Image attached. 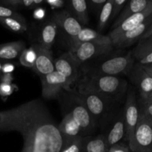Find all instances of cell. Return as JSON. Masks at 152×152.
Wrapping results in <instances>:
<instances>
[{
  "instance_id": "1",
  "label": "cell",
  "mask_w": 152,
  "mask_h": 152,
  "mask_svg": "<svg viewBox=\"0 0 152 152\" xmlns=\"http://www.w3.org/2000/svg\"><path fill=\"white\" fill-rule=\"evenodd\" d=\"M0 132H19L22 152H61L64 145L58 125L39 99L0 111Z\"/></svg>"
},
{
  "instance_id": "2",
  "label": "cell",
  "mask_w": 152,
  "mask_h": 152,
  "mask_svg": "<svg viewBox=\"0 0 152 152\" xmlns=\"http://www.w3.org/2000/svg\"><path fill=\"white\" fill-rule=\"evenodd\" d=\"M128 89L129 83L122 77L81 74L76 90L80 94H94L122 102L126 97Z\"/></svg>"
},
{
  "instance_id": "3",
  "label": "cell",
  "mask_w": 152,
  "mask_h": 152,
  "mask_svg": "<svg viewBox=\"0 0 152 152\" xmlns=\"http://www.w3.org/2000/svg\"><path fill=\"white\" fill-rule=\"evenodd\" d=\"M132 50H113L108 54L96 57L85 62L81 66V74L102 75L129 76L135 65Z\"/></svg>"
},
{
  "instance_id": "4",
  "label": "cell",
  "mask_w": 152,
  "mask_h": 152,
  "mask_svg": "<svg viewBox=\"0 0 152 152\" xmlns=\"http://www.w3.org/2000/svg\"><path fill=\"white\" fill-rule=\"evenodd\" d=\"M61 106L64 113L71 114L80 126L83 137L92 136L95 132L96 126L76 89L71 88L70 91H62L59 96Z\"/></svg>"
},
{
  "instance_id": "5",
  "label": "cell",
  "mask_w": 152,
  "mask_h": 152,
  "mask_svg": "<svg viewBox=\"0 0 152 152\" xmlns=\"http://www.w3.org/2000/svg\"><path fill=\"white\" fill-rule=\"evenodd\" d=\"M79 96L88 110L96 127L109 122L118 111L119 109L116 111V108L121 103L109 97L94 94H79Z\"/></svg>"
},
{
  "instance_id": "6",
  "label": "cell",
  "mask_w": 152,
  "mask_h": 152,
  "mask_svg": "<svg viewBox=\"0 0 152 152\" xmlns=\"http://www.w3.org/2000/svg\"><path fill=\"white\" fill-rule=\"evenodd\" d=\"M129 147L132 152H152V120L140 112L133 141Z\"/></svg>"
},
{
  "instance_id": "7",
  "label": "cell",
  "mask_w": 152,
  "mask_h": 152,
  "mask_svg": "<svg viewBox=\"0 0 152 152\" xmlns=\"http://www.w3.org/2000/svg\"><path fill=\"white\" fill-rule=\"evenodd\" d=\"M114 50L113 45L99 42H84L74 47L70 50L74 59L82 66L83 64L102 55L108 54Z\"/></svg>"
},
{
  "instance_id": "8",
  "label": "cell",
  "mask_w": 152,
  "mask_h": 152,
  "mask_svg": "<svg viewBox=\"0 0 152 152\" xmlns=\"http://www.w3.org/2000/svg\"><path fill=\"white\" fill-rule=\"evenodd\" d=\"M125 123H126V140L129 145L133 141L134 134L139 120L140 111L137 99L134 89L129 87L126 94L125 104L123 105Z\"/></svg>"
},
{
  "instance_id": "9",
  "label": "cell",
  "mask_w": 152,
  "mask_h": 152,
  "mask_svg": "<svg viewBox=\"0 0 152 152\" xmlns=\"http://www.w3.org/2000/svg\"><path fill=\"white\" fill-rule=\"evenodd\" d=\"M40 80L42 83V96L45 99H58L62 91L71 90L66 78L56 71L40 77Z\"/></svg>"
},
{
  "instance_id": "10",
  "label": "cell",
  "mask_w": 152,
  "mask_h": 152,
  "mask_svg": "<svg viewBox=\"0 0 152 152\" xmlns=\"http://www.w3.org/2000/svg\"><path fill=\"white\" fill-rule=\"evenodd\" d=\"M55 71L66 78L71 87L77 83L81 76V65L74 58L70 51L65 52L54 60Z\"/></svg>"
},
{
  "instance_id": "11",
  "label": "cell",
  "mask_w": 152,
  "mask_h": 152,
  "mask_svg": "<svg viewBox=\"0 0 152 152\" xmlns=\"http://www.w3.org/2000/svg\"><path fill=\"white\" fill-rule=\"evenodd\" d=\"M152 22V15L137 28L111 39L116 50H123L140 41Z\"/></svg>"
},
{
  "instance_id": "12",
  "label": "cell",
  "mask_w": 152,
  "mask_h": 152,
  "mask_svg": "<svg viewBox=\"0 0 152 152\" xmlns=\"http://www.w3.org/2000/svg\"><path fill=\"white\" fill-rule=\"evenodd\" d=\"M111 120H112V123L106 134H104L108 150L114 145L120 143L123 139H126V130L123 107L121 109L118 110Z\"/></svg>"
},
{
  "instance_id": "13",
  "label": "cell",
  "mask_w": 152,
  "mask_h": 152,
  "mask_svg": "<svg viewBox=\"0 0 152 152\" xmlns=\"http://www.w3.org/2000/svg\"><path fill=\"white\" fill-rule=\"evenodd\" d=\"M50 19L57 25L58 28H60L69 39L75 37L83 28V25L73 17L66 9L53 13Z\"/></svg>"
},
{
  "instance_id": "14",
  "label": "cell",
  "mask_w": 152,
  "mask_h": 152,
  "mask_svg": "<svg viewBox=\"0 0 152 152\" xmlns=\"http://www.w3.org/2000/svg\"><path fill=\"white\" fill-rule=\"evenodd\" d=\"M130 81L138 90L140 99H145L152 91V77L142 65L136 62L129 74Z\"/></svg>"
},
{
  "instance_id": "15",
  "label": "cell",
  "mask_w": 152,
  "mask_h": 152,
  "mask_svg": "<svg viewBox=\"0 0 152 152\" xmlns=\"http://www.w3.org/2000/svg\"><path fill=\"white\" fill-rule=\"evenodd\" d=\"M37 59L33 71L40 77L55 71L54 59L52 56V50H48L37 44Z\"/></svg>"
},
{
  "instance_id": "16",
  "label": "cell",
  "mask_w": 152,
  "mask_h": 152,
  "mask_svg": "<svg viewBox=\"0 0 152 152\" xmlns=\"http://www.w3.org/2000/svg\"><path fill=\"white\" fill-rule=\"evenodd\" d=\"M152 15V4L148 8L145 9L144 11L140 12V13H135V14L132 15V16H129V18L126 19L121 25L119 27L116 28L115 29L112 30L109 32L108 34V37H109L110 39L111 38L120 35V34H123V33L126 32V31H131V30L134 29V28H137L140 25L145 22L149 16Z\"/></svg>"
},
{
  "instance_id": "17",
  "label": "cell",
  "mask_w": 152,
  "mask_h": 152,
  "mask_svg": "<svg viewBox=\"0 0 152 152\" xmlns=\"http://www.w3.org/2000/svg\"><path fill=\"white\" fill-rule=\"evenodd\" d=\"M70 48L74 47L84 42H99L112 45V42L108 36L103 35L95 30L83 28L75 37L68 39Z\"/></svg>"
},
{
  "instance_id": "18",
  "label": "cell",
  "mask_w": 152,
  "mask_h": 152,
  "mask_svg": "<svg viewBox=\"0 0 152 152\" xmlns=\"http://www.w3.org/2000/svg\"><path fill=\"white\" fill-rule=\"evenodd\" d=\"M152 4V0H131L128 1L121 13L115 19L113 25L111 26V31L120 26L127 18L135 13L144 11Z\"/></svg>"
},
{
  "instance_id": "19",
  "label": "cell",
  "mask_w": 152,
  "mask_h": 152,
  "mask_svg": "<svg viewBox=\"0 0 152 152\" xmlns=\"http://www.w3.org/2000/svg\"><path fill=\"white\" fill-rule=\"evenodd\" d=\"M66 10L75 18L82 25L89 22V9L86 0H71L66 1Z\"/></svg>"
},
{
  "instance_id": "20",
  "label": "cell",
  "mask_w": 152,
  "mask_h": 152,
  "mask_svg": "<svg viewBox=\"0 0 152 152\" xmlns=\"http://www.w3.org/2000/svg\"><path fill=\"white\" fill-rule=\"evenodd\" d=\"M58 129L62 135L64 140L83 137L80 126L68 113L65 114L62 121L58 125Z\"/></svg>"
},
{
  "instance_id": "21",
  "label": "cell",
  "mask_w": 152,
  "mask_h": 152,
  "mask_svg": "<svg viewBox=\"0 0 152 152\" xmlns=\"http://www.w3.org/2000/svg\"><path fill=\"white\" fill-rule=\"evenodd\" d=\"M58 27L54 22L48 19L43 23L39 36V45L48 50H51L57 36Z\"/></svg>"
},
{
  "instance_id": "22",
  "label": "cell",
  "mask_w": 152,
  "mask_h": 152,
  "mask_svg": "<svg viewBox=\"0 0 152 152\" xmlns=\"http://www.w3.org/2000/svg\"><path fill=\"white\" fill-rule=\"evenodd\" d=\"M25 48V42L22 40L0 45V62H8L18 59Z\"/></svg>"
},
{
  "instance_id": "23",
  "label": "cell",
  "mask_w": 152,
  "mask_h": 152,
  "mask_svg": "<svg viewBox=\"0 0 152 152\" xmlns=\"http://www.w3.org/2000/svg\"><path fill=\"white\" fill-rule=\"evenodd\" d=\"M104 134L84 137L83 152H108Z\"/></svg>"
},
{
  "instance_id": "24",
  "label": "cell",
  "mask_w": 152,
  "mask_h": 152,
  "mask_svg": "<svg viewBox=\"0 0 152 152\" xmlns=\"http://www.w3.org/2000/svg\"><path fill=\"white\" fill-rule=\"evenodd\" d=\"M0 24L14 33L23 34L28 31V24L23 16L20 17L0 18Z\"/></svg>"
},
{
  "instance_id": "25",
  "label": "cell",
  "mask_w": 152,
  "mask_h": 152,
  "mask_svg": "<svg viewBox=\"0 0 152 152\" xmlns=\"http://www.w3.org/2000/svg\"><path fill=\"white\" fill-rule=\"evenodd\" d=\"M45 0H0V4L17 10L19 8L35 9L41 7Z\"/></svg>"
},
{
  "instance_id": "26",
  "label": "cell",
  "mask_w": 152,
  "mask_h": 152,
  "mask_svg": "<svg viewBox=\"0 0 152 152\" xmlns=\"http://www.w3.org/2000/svg\"><path fill=\"white\" fill-rule=\"evenodd\" d=\"M113 4H114V0H107L106 2L105 3V4L102 7L100 13H99L97 30L98 32L100 33V34L106 28L108 24L110 22H111Z\"/></svg>"
},
{
  "instance_id": "27",
  "label": "cell",
  "mask_w": 152,
  "mask_h": 152,
  "mask_svg": "<svg viewBox=\"0 0 152 152\" xmlns=\"http://www.w3.org/2000/svg\"><path fill=\"white\" fill-rule=\"evenodd\" d=\"M135 60L138 61L152 52V36L145 39L140 40L136 47L132 50Z\"/></svg>"
},
{
  "instance_id": "28",
  "label": "cell",
  "mask_w": 152,
  "mask_h": 152,
  "mask_svg": "<svg viewBox=\"0 0 152 152\" xmlns=\"http://www.w3.org/2000/svg\"><path fill=\"white\" fill-rule=\"evenodd\" d=\"M37 44L26 48L19 56V62L22 66L33 69L37 59Z\"/></svg>"
},
{
  "instance_id": "29",
  "label": "cell",
  "mask_w": 152,
  "mask_h": 152,
  "mask_svg": "<svg viewBox=\"0 0 152 152\" xmlns=\"http://www.w3.org/2000/svg\"><path fill=\"white\" fill-rule=\"evenodd\" d=\"M84 137L64 140V145L61 152H83Z\"/></svg>"
},
{
  "instance_id": "30",
  "label": "cell",
  "mask_w": 152,
  "mask_h": 152,
  "mask_svg": "<svg viewBox=\"0 0 152 152\" xmlns=\"http://www.w3.org/2000/svg\"><path fill=\"white\" fill-rule=\"evenodd\" d=\"M137 102L140 112L152 120V102H147L139 99Z\"/></svg>"
},
{
  "instance_id": "31",
  "label": "cell",
  "mask_w": 152,
  "mask_h": 152,
  "mask_svg": "<svg viewBox=\"0 0 152 152\" xmlns=\"http://www.w3.org/2000/svg\"><path fill=\"white\" fill-rule=\"evenodd\" d=\"M22 15L18 13L17 10L7 6L0 4V18H10V17H20Z\"/></svg>"
},
{
  "instance_id": "32",
  "label": "cell",
  "mask_w": 152,
  "mask_h": 152,
  "mask_svg": "<svg viewBox=\"0 0 152 152\" xmlns=\"http://www.w3.org/2000/svg\"><path fill=\"white\" fill-rule=\"evenodd\" d=\"M128 0H114L112 10V16H111V21L114 19H117V16L120 15L125 5L127 4Z\"/></svg>"
},
{
  "instance_id": "33",
  "label": "cell",
  "mask_w": 152,
  "mask_h": 152,
  "mask_svg": "<svg viewBox=\"0 0 152 152\" xmlns=\"http://www.w3.org/2000/svg\"><path fill=\"white\" fill-rule=\"evenodd\" d=\"M106 1L107 0H88L87 3L89 10L94 13H99V14Z\"/></svg>"
},
{
  "instance_id": "34",
  "label": "cell",
  "mask_w": 152,
  "mask_h": 152,
  "mask_svg": "<svg viewBox=\"0 0 152 152\" xmlns=\"http://www.w3.org/2000/svg\"><path fill=\"white\" fill-rule=\"evenodd\" d=\"M16 86L13 83H0V96L7 97L13 94Z\"/></svg>"
},
{
  "instance_id": "35",
  "label": "cell",
  "mask_w": 152,
  "mask_h": 152,
  "mask_svg": "<svg viewBox=\"0 0 152 152\" xmlns=\"http://www.w3.org/2000/svg\"><path fill=\"white\" fill-rule=\"evenodd\" d=\"M45 4L52 9H60L65 7L66 5V1L63 0H46L45 1Z\"/></svg>"
},
{
  "instance_id": "36",
  "label": "cell",
  "mask_w": 152,
  "mask_h": 152,
  "mask_svg": "<svg viewBox=\"0 0 152 152\" xmlns=\"http://www.w3.org/2000/svg\"><path fill=\"white\" fill-rule=\"evenodd\" d=\"M108 152H132L131 151L130 148H129V145H126L124 144L119 143L117 145H114L111 147L109 150L108 151Z\"/></svg>"
},
{
  "instance_id": "37",
  "label": "cell",
  "mask_w": 152,
  "mask_h": 152,
  "mask_svg": "<svg viewBox=\"0 0 152 152\" xmlns=\"http://www.w3.org/2000/svg\"><path fill=\"white\" fill-rule=\"evenodd\" d=\"M45 10L42 7L35 8L34 10V13H33V16H34V19H38V20H41V19H44L45 17Z\"/></svg>"
},
{
  "instance_id": "38",
  "label": "cell",
  "mask_w": 152,
  "mask_h": 152,
  "mask_svg": "<svg viewBox=\"0 0 152 152\" xmlns=\"http://www.w3.org/2000/svg\"><path fill=\"white\" fill-rule=\"evenodd\" d=\"M15 70V65L10 62H3L1 67V74H12Z\"/></svg>"
},
{
  "instance_id": "39",
  "label": "cell",
  "mask_w": 152,
  "mask_h": 152,
  "mask_svg": "<svg viewBox=\"0 0 152 152\" xmlns=\"http://www.w3.org/2000/svg\"><path fill=\"white\" fill-rule=\"evenodd\" d=\"M137 63L139 65L144 66V65H151L152 64V52L149 53L148 54H147L146 56H145L144 57H142V59H140V60L137 61Z\"/></svg>"
},
{
  "instance_id": "40",
  "label": "cell",
  "mask_w": 152,
  "mask_h": 152,
  "mask_svg": "<svg viewBox=\"0 0 152 152\" xmlns=\"http://www.w3.org/2000/svg\"><path fill=\"white\" fill-rule=\"evenodd\" d=\"M13 77L12 74H1L0 75V83H12Z\"/></svg>"
},
{
  "instance_id": "41",
  "label": "cell",
  "mask_w": 152,
  "mask_h": 152,
  "mask_svg": "<svg viewBox=\"0 0 152 152\" xmlns=\"http://www.w3.org/2000/svg\"><path fill=\"white\" fill-rule=\"evenodd\" d=\"M151 36H152V22H151V25H150V26L148 27V29H147V31H145V34H143V36L142 37V38H141L140 40L145 39L148 38L149 37H151Z\"/></svg>"
},
{
  "instance_id": "42",
  "label": "cell",
  "mask_w": 152,
  "mask_h": 152,
  "mask_svg": "<svg viewBox=\"0 0 152 152\" xmlns=\"http://www.w3.org/2000/svg\"><path fill=\"white\" fill-rule=\"evenodd\" d=\"M142 68L152 77V64L148 65H144V66H142Z\"/></svg>"
},
{
  "instance_id": "43",
  "label": "cell",
  "mask_w": 152,
  "mask_h": 152,
  "mask_svg": "<svg viewBox=\"0 0 152 152\" xmlns=\"http://www.w3.org/2000/svg\"><path fill=\"white\" fill-rule=\"evenodd\" d=\"M139 99H140V98H139ZM140 99L147 101V102H152V91H151V93H150L147 96L146 98H145V99Z\"/></svg>"
},
{
  "instance_id": "44",
  "label": "cell",
  "mask_w": 152,
  "mask_h": 152,
  "mask_svg": "<svg viewBox=\"0 0 152 152\" xmlns=\"http://www.w3.org/2000/svg\"><path fill=\"white\" fill-rule=\"evenodd\" d=\"M2 63L3 62H0V75L1 74V67H2Z\"/></svg>"
},
{
  "instance_id": "45",
  "label": "cell",
  "mask_w": 152,
  "mask_h": 152,
  "mask_svg": "<svg viewBox=\"0 0 152 152\" xmlns=\"http://www.w3.org/2000/svg\"></svg>"
},
{
  "instance_id": "46",
  "label": "cell",
  "mask_w": 152,
  "mask_h": 152,
  "mask_svg": "<svg viewBox=\"0 0 152 152\" xmlns=\"http://www.w3.org/2000/svg\"></svg>"
}]
</instances>
